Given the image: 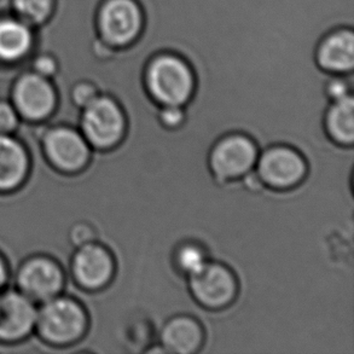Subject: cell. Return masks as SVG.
Instances as JSON below:
<instances>
[{
    "mask_svg": "<svg viewBox=\"0 0 354 354\" xmlns=\"http://www.w3.org/2000/svg\"><path fill=\"white\" fill-rule=\"evenodd\" d=\"M144 85L160 106H187L196 88L192 64L180 53L160 51L144 69Z\"/></svg>",
    "mask_w": 354,
    "mask_h": 354,
    "instance_id": "cell-1",
    "label": "cell"
},
{
    "mask_svg": "<svg viewBox=\"0 0 354 354\" xmlns=\"http://www.w3.org/2000/svg\"><path fill=\"white\" fill-rule=\"evenodd\" d=\"M145 26L139 0H102L96 11L98 37L115 48H129L138 40Z\"/></svg>",
    "mask_w": 354,
    "mask_h": 354,
    "instance_id": "cell-2",
    "label": "cell"
},
{
    "mask_svg": "<svg viewBox=\"0 0 354 354\" xmlns=\"http://www.w3.org/2000/svg\"><path fill=\"white\" fill-rule=\"evenodd\" d=\"M82 111V133L91 148L109 150L124 139L126 116L113 97L100 95Z\"/></svg>",
    "mask_w": 354,
    "mask_h": 354,
    "instance_id": "cell-3",
    "label": "cell"
},
{
    "mask_svg": "<svg viewBox=\"0 0 354 354\" xmlns=\"http://www.w3.org/2000/svg\"><path fill=\"white\" fill-rule=\"evenodd\" d=\"M39 330L57 345H69L86 334L88 317L79 302L69 297L50 299L37 315Z\"/></svg>",
    "mask_w": 354,
    "mask_h": 354,
    "instance_id": "cell-4",
    "label": "cell"
},
{
    "mask_svg": "<svg viewBox=\"0 0 354 354\" xmlns=\"http://www.w3.org/2000/svg\"><path fill=\"white\" fill-rule=\"evenodd\" d=\"M259 153L258 145L247 134L229 133L213 145L208 165L216 180L227 184L255 168Z\"/></svg>",
    "mask_w": 354,
    "mask_h": 354,
    "instance_id": "cell-5",
    "label": "cell"
},
{
    "mask_svg": "<svg viewBox=\"0 0 354 354\" xmlns=\"http://www.w3.org/2000/svg\"><path fill=\"white\" fill-rule=\"evenodd\" d=\"M255 171L266 187L287 190L306 178L307 163L297 149L277 144L259 153Z\"/></svg>",
    "mask_w": 354,
    "mask_h": 354,
    "instance_id": "cell-6",
    "label": "cell"
},
{
    "mask_svg": "<svg viewBox=\"0 0 354 354\" xmlns=\"http://www.w3.org/2000/svg\"><path fill=\"white\" fill-rule=\"evenodd\" d=\"M187 286L192 297L209 310L230 306L239 292V283L230 268L212 260L200 272L187 278Z\"/></svg>",
    "mask_w": 354,
    "mask_h": 354,
    "instance_id": "cell-7",
    "label": "cell"
},
{
    "mask_svg": "<svg viewBox=\"0 0 354 354\" xmlns=\"http://www.w3.org/2000/svg\"><path fill=\"white\" fill-rule=\"evenodd\" d=\"M72 268L77 284L84 290L95 292L111 283L115 273V260L103 244L91 242L77 249Z\"/></svg>",
    "mask_w": 354,
    "mask_h": 354,
    "instance_id": "cell-8",
    "label": "cell"
},
{
    "mask_svg": "<svg viewBox=\"0 0 354 354\" xmlns=\"http://www.w3.org/2000/svg\"><path fill=\"white\" fill-rule=\"evenodd\" d=\"M44 145L51 161L66 172H79L90 163L91 145L75 129L69 127L53 129L46 134Z\"/></svg>",
    "mask_w": 354,
    "mask_h": 354,
    "instance_id": "cell-9",
    "label": "cell"
},
{
    "mask_svg": "<svg viewBox=\"0 0 354 354\" xmlns=\"http://www.w3.org/2000/svg\"><path fill=\"white\" fill-rule=\"evenodd\" d=\"M315 59L326 74H353L354 27L342 26L324 34L317 44Z\"/></svg>",
    "mask_w": 354,
    "mask_h": 354,
    "instance_id": "cell-10",
    "label": "cell"
},
{
    "mask_svg": "<svg viewBox=\"0 0 354 354\" xmlns=\"http://www.w3.org/2000/svg\"><path fill=\"white\" fill-rule=\"evenodd\" d=\"M205 341V330L195 317L177 315L165 322L158 342L166 354H198Z\"/></svg>",
    "mask_w": 354,
    "mask_h": 354,
    "instance_id": "cell-11",
    "label": "cell"
},
{
    "mask_svg": "<svg viewBox=\"0 0 354 354\" xmlns=\"http://www.w3.org/2000/svg\"><path fill=\"white\" fill-rule=\"evenodd\" d=\"M19 282L26 297L48 301L62 289V271L48 259H33L21 270Z\"/></svg>",
    "mask_w": 354,
    "mask_h": 354,
    "instance_id": "cell-12",
    "label": "cell"
},
{
    "mask_svg": "<svg viewBox=\"0 0 354 354\" xmlns=\"http://www.w3.org/2000/svg\"><path fill=\"white\" fill-rule=\"evenodd\" d=\"M14 97L19 111L28 119H43L56 104L53 86L39 74L22 77L15 87Z\"/></svg>",
    "mask_w": 354,
    "mask_h": 354,
    "instance_id": "cell-13",
    "label": "cell"
},
{
    "mask_svg": "<svg viewBox=\"0 0 354 354\" xmlns=\"http://www.w3.org/2000/svg\"><path fill=\"white\" fill-rule=\"evenodd\" d=\"M37 315L28 297L17 292L0 295V339L15 340L27 335L37 323Z\"/></svg>",
    "mask_w": 354,
    "mask_h": 354,
    "instance_id": "cell-14",
    "label": "cell"
},
{
    "mask_svg": "<svg viewBox=\"0 0 354 354\" xmlns=\"http://www.w3.org/2000/svg\"><path fill=\"white\" fill-rule=\"evenodd\" d=\"M28 160L22 145L6 134L0 133V189L17 187L27 173Z\"/></svg>",
    "mask_w": 354,
    "mask_h": 354,
    "instance_id": "cell-15",
    "label": "cell"
},
{
    "mask_svg": "<svg viewBox=\"0 0 354 354\" xmlns=\"http://www.w3.org/2000/svg\"><path fill=\"white\" fill-rule=\"evenodd\" d=\"M324 127L333 142L345 147L354 145L353 95L329 103L324 114Z\"/></svg>",
    "mask_w": 354,
    "mask_h": 354,
    "instance_id": "cell-16",
    "label": "cell"
},
{
    "mask_svg": "<svg viewBox=\"0 0 354 354\" xmlns=\"http://www.w3.org/2000/svg\"><path fill=\"white\" fill-rule=\"evenodd\" d=\"M32 45L28 27L16 21L0 22V58L14 61L22 57Z\"/></svg>",
    "mask_w": 354,
    "mask_h": 354,
    "instance_id": "cell-17",
    "label": "cell"
},
{
    "mask_svg": "<svg viewBox=\"0 0 354 354\" xmlns=\"http://www.w3.org/2000/svg\"><path fill=\"white\" fill-rule=\"evenodd\" d=\"M174 263L178 271L189 278L200 272L209 263L206 249L195 242H187L177 249Z\"/></svg>",
    "mask_w": 354,
    "mask_h": 354,
    "instance_id": "cell-18",
    "label": "cell"
},
{
    "mask_svg": "<svg viewBox=\"0 0 354 354\" xmlns=\"http://www.w3.org/2000/svg\"><path fill=\"white\" fill-rule=\"evenodd\" d=\"M15 8L24 19L38 24L48 17L53 9V0H15Z\"/></svg>",
    "mask_w": 354,
    "mask_h": 354,
    "instance_id": "cell-19",
    "label": "cell"
},
{
    "mask_svg": "<svg viewBox=\"0 0 354 354\" xmlns=\"http://www.w3.org/2000/svg\"><path fill=\"white\" fill-rule=\"evenodd\" d=\"M354 75H329L324 84V92L329 102L340 101L353 95Z\"/></svg>",
    "mask_w": 354,
    "mask_h": 354,
    "instance_id": "cell-20",
    "label": "cell"
},
{
    "mask_svg": "<svg viewBox=\"0 0 354 354\" xmlns=\"http://www.w3.org/2000/svg\"><path fill=\"white\" fill-rule=\"evenodd\" d=\"M158 119L165 129H178L187 120L185 106H161Z\"/></svg>",
    "mask_w": 354,
    "mask_h": 354,
    "instance_id": "cell-21",
    "label": "cell"
},
{
    "mask_svg": "<svg viewBox=\"0 0 354 354\" xmlns=\"http://www.w3.org/2000/svg\"><path fill=\"white\" fill-rule=\"evenodd\" d=\"M100 90L98 87L91 82V80H84L75 85L73 88L72 98L74 104L84 109L85 106H88L92 101H95L97 97L100 96Z\"/></svg>",
    "mask_w": 354,
    "mask_h": 354,
    "instance_id": "cell-22",
    "label": "cell"
},
{
    "mask_svg": "<svg viewBox=\"0 0 354 354\" xmlns=\"http://www.w3.org/2000/svg\"><path fill=\"white\" fill-rule=\"evenodd\" d=\"M69 239H71L73 245L79 248L85 244L96 242V230L87 221H77L71 229Z\"/></svg>",
    "mask_w": 354,
    "mask_h": 354,
    "instance_id": "cell-23",
    "label": "cell"
},
{
    "mask_svg": "<svg viewBox=\"0 0 354 354\" xmlns=\"http://www.w3.org/2000/svg\"><path fill=\"white\" fill-rule=\"evenodd\" d=\"M17 115L12 106L6 103H0V133H8L16 127Z\"/></svg>",
    "mask_w": 354,
    "mask_h": 354,
    "instance_id": "cell-24",
    "label": "cell"
},
{
    "mask_svg": "<svg viewBox=\"0 0 354 354\" xmlns=\"http://www.w3.org/2000/svg\"><path fill=\"white\" fill-rule=\"evenodd\" d=\"M241 180L243 183L244 187H247L250 192H261V190L268 187L265 185V183L259 177L255 168L245 173L243 177L241 178Z\"/></svg>",
    "mask_w": 354,
    "mask_h": 354,
    "instance_id": "cell-25",
    "label": "cell"
},
{
    "mask_svg": "<svg viewBox=\"0 0 354 354\" xmlns=\"http://www.w3.org/2000/svg\"><path fill=\"white\" fill-rule=\"evenodd\" d=\"M35 71L38 72L39 75L45 77V75H51L56 72V62L53 58L40 57L35 61Z\"/></svg>",
    "mask_w": 354,
    "mask_h": 354,
    "instance_id": "cell-26",
    "label": "cell"
},
{
    "mask_svg": "<svg viewBox=\"0 0 354 354\" xmlns=\"http://www.w3.org/2000/svg\"><path fill=\"white\" fill-rule=\"evenodd\" d=\"M5 281H6V268H5L3 260L0 259V288L3 287Z\"/></svg>",
    "mask_w": 354,
    "mask_h": 354,
    "instance_id": "cell-27",
    "label": "cell"
}]
</instances>
